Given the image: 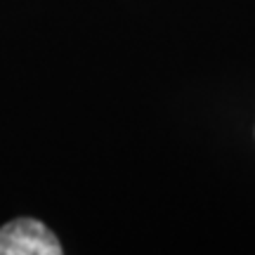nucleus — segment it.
I'll list each match as a JSON object with an SVG mask.
<instances>
[{
    "mask_svg": "<svg viewBox=\"0 0 255 255\" xmlns=\"http://www.w3.org/2000/svg\"><path fill=\"white\" fill-rule=\"evenodd\" d=\"M59 239L36 218H17L0 227V255H62Z\"/></svg>",
    "mask_w": 255,
    "mask_h": 255,
    "instance_id": "f257e3e1",
    "label": "nucleus"
}]
</instances>
